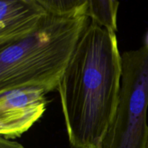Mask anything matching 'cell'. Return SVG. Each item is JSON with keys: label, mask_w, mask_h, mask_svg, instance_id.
<instances>
[{"label": "cell", "mask_w": 148, "mask_h": 148, "mask_svg": "<svg viewBox=\"0 0 148 148\" xmlns=\"http://www.w3.org/2000/svg\"><path fill=\"white\" fill-rule=\"evenodd\" d=\"M119 5V1L113 0H88L87 16L98 25L116 33Z\"/></svg>", "instance_id": "8992f818"}, {"label": "cell", "mask_w": 148, "mask_h": 148, "mask_svg": "<svg viewBox=\"0 0 148 148\" xmlns=\"http://www.w3.org/2000/svg\"><path fill=\"white\" fill-rule=\"evenodd\" d=\"M0 148H25L17 142L0 137Z\"/></svg>", "instance_id": "ba28073f"}, {"label": "cell", "mask_w": 148, "mask_h": 148, "mask_svg": "<svg viewBox=\"0 0 148 148\" xmlns=\"http://www.w3.org/2000/svg\"><path fill=\"white\" fill-rule=\"evenodd\" d=\"M46 92L37 88H22L0 92V135L19 137L39 120L46 109Z\"/></svg>", "instance_id": "277c9868"}, {"label": "cell", "mask_w": 148, "mask_h": 148, "mask_svg": "<svg viewBox=\"0 0 148 148\" xmlns=\"http://www.w3.org/2000/svg\"><path fill=\"white\" fill-rule=\"evenodd\" d=\"M90 21L88 16L48 13L31 35L0 46V92L22 88L46 93L57 90Z\"/></svg>", "instance_id": "7a4b0ae2"}, {"label": "cell", "mask_w": 148, "mask_h": 148, "mask_svg": "<svg viewBox=\"0 0 148 148\" xmlns=\"http://www.w3.org/2000/svg\"><path fill=\"white\" fill-rule=\"evenodd\" d=\"M121 77L116 33L90 20L57 88L72 148H101L118 106Z\"/></svg>", "instance_id": "6da1fadb"}, {"label": "cell", "mask_w": 148, "mask_h": 148, "mask_svg": "<svg viewBox=\"0 0 148 148\" xmlns=\"http://www.w3.org/2000/svg\"><path fill=\"white\" fill-rule=\"evenodd\" d=\"M144 148H148V134H147V140H146V143H145V145Z\"/></svg>", "instance_id": "30bf717a"}, {"label": "cell", "mask_w": 148, "mask_h": 148, "mask_svg": "<svg viewBox=\"0 0 148 148\" xmlns=\"http://www.w3.org/2000/svg\"><path fill=\"white\" fill-rule=\"evenodd\" d=\"M118 106L101 148H144L148 134V49L125 51Z\"/></svg>", "instance_id": "3957f363"}, {"label": "cell", "mask_w": 148, "mask_h": 148, "mask_svg": "<svg viewBox=\"0 0 148 148\" xmlns=\"http://www.w3.org/2000/svg\"><path fill=\"white\" fill-rule=\"evenodd\" d=\"M145 46L148 49V32L147 33V34H146L145 38Z\"/></svg>", "instance_id": "9c48e42d"}, {"label": "cell", "mask_w": 148, "mask_h": 148, "mask_svg": "<svg viewBox=\"0 0 148 148\" xmlns=\"http://www.w3.org/2000/svg\"><path fill=\"white\" fill-rule=\"evenodd\" d=\"M47 14L39 0H1L0 46L31 35Z\"/></svg>", "instance_id": "5b68a950"}, {"label": "cell", "mask_w": 148, "mask_h": 148, "mask_svg": "<svg viewBox=\"0 0 148 148\" xmlns=\"http://www.w3.org/2000/svg\"><path fill=\"white\" fill-rule=\"evenodd\" d=\"M49 14L60 16H87L88 0H39Z\"/></svg>", "instance_id": "52a82bcc"}]
</instances>
